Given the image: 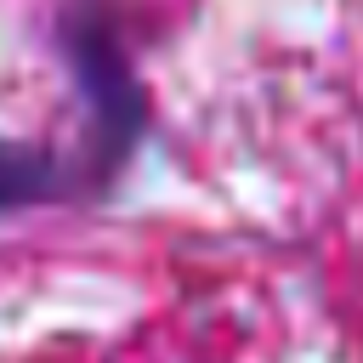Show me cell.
I'll return each instance as SVG.
<instances>
[{
    "mask_svg": "<svg viewBox=\"0 0 363 363\" xmlns=\"http://www.w3.org/2000/svg\"><path fill=\"white\" fill-rule=\"evenodd\" d=\"M68 62L96 108V147H102V164H119L125 147L136 142L142 130V91L119 57V40L102 28V23H74L68 28Z\"/></svg>",
    "mask_w": 363,
    "mask_h": 363,
    "instance_id": "obj_1",
    "label": "cell"
},
{
    "mask_svg": "<svg viewBox=\"0 0 363 363\" xmlns=\"http://www.w3.org/2000/svg\"><path fill=\"white\" fill-rule=\"evenodd\" d=\"M74 187V170L28 142H6L0 136V210H28V204H51Z\"/></svg>",
    "mask_w": 363,
    "mask_h": 363,
    "instance_id": "obj_2",
    "label": "cell"
}]
</instances>
